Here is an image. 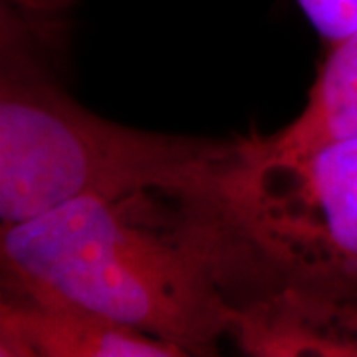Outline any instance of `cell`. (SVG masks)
Listing matches in <instances>:
<instances>
[{"label":"cell","instance_id":"277c9868","mask_svg":"<svg viewBox=\"0 0 357 357\" xmlns=\"http://www.w3.org/2000/svg\"><path fill=\"white\" fill-rule=\"evenodd\" d=\"M2 357H178L147 333L48 294L2 286Z\"/></svg>","mask_w":357,"mask_h":357},{"label":"cell","instance_id":"3957f363","mask_svg":"<svg viewBox=\"0 0 357 357\" xmlns=\"http://www.w3.org/2000/svg\"><path fill=\"white\" fill-rule=\"evenodd\" d=\"M197 206L236 310L272 296L330 300L357 290V133L304 153H244Z\"/></svg>","mask_w":357,"mask_h":357},{"label":"cell","instance_id":"5b68a950","mask_svg":"<svg viewBox=\"0 0 357 357\" xmlns=\"http://www.w3.org/2000/svg\"><path fill=\"white\" fill-rule=\"evenodd\" d=\"M232 335L250 356L357 357V290L330 300H256L238 310Z\"/></svg>","mask_w":357,"mask_h":357},{"label":"cell","instance_id":"ba28073f","mask_svg":"<svg viewBox=\"0 0 357 357\" xmlns=\"http://www.w3.org/2000/svg\"><path fill=\"white\" fill-rule=\"evenodd\" d=\"M18 13L28 16L30 20L40 24H54L56 18L70 8L74 0H6Z\"/></svg>","mask_w":357,"mask_h":357},{"label":"cell","instance_id":"6da1fadb","mask_svg":"<svg viewBox=\"0 0 357 357\" xmlns=\"http://www.w3.org/2000/svg\"><path fill=\"white\" fill-rule=\"evenodd\" d=\"M2 286L48 294L213 356L236 306L199 208L159 195L84 197L0 227Z\"/></svg>","mask_w":357,"mask_h":357},{"label":"cell","instance_id":"8992f818","mask_svg":"<svg viewBox=\"0 0 357 357\" xmlns=\"http://www.w3.org/2000/svg\"><path fill=\"white\" fill-rule=\"evenodd\" d=\"M357 133V28L330 46L306 107L272 135L244 137L246 157L304 153Z\"/></svg>","mask_w":357,"mask_h":357},{"label":"cell","instance_id":"7a4b0ae2","mask_svg":"<svg viewBox=\"0 0 357 357\" xmlns=\"http://www.w3.org/2000/svg\"><path fill=\"white\" fill-rule=\"evenodd\" d=\"M38 24L0 8V227L84 199L159 195L204 203L244 155L243 139L128 128L91 114L42 62Z\"/></svg>","mask_w":357,"mask_h":357},{"label":"cell","instance_id":"52a82bcc","mask_svg":"<svg viewBox=\"0 0 357 357\" xmlns=\"http://www.w3.org/2000/svg\"><path fill=\"white\" fill-rule=\"evenodd\" d=\"M328 46L357 28V0H296Z\"/></svg>","mask_w":357,"mask_h":357}]
</instances>
